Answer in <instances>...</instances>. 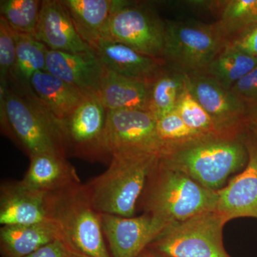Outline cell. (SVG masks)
<instances>
[{"mask_svg":"<svg viewBox=\"0 0 257 257\" xmlns=\"http://www.w3.org/2000/svg\"><path fill=\"white\" fill-rule=\"evenodd\" d=\"M160 158L159 154L145 152L111 155L107 170L84 184L95 210L100 214L133 217L138 200Z\"/></svg>","mask_w":257,"mask_h":257,"instance_id":"6da1fadb","label":"cell"},{"mask_svg":"<svg viewBox=\"0 0 257 257\" xmlns=\"http://www.w3.org/2000/svg\"><path fill=\"white\" fill-rule=\"evenodd\" d=\"M241 133L204 137L166 152L160 162L205 188L219 190L230 175L242 171L247 165V148Z\"/></svg>","mask_w":257,"mask_h":257,"instance_id":"7a4b0ae2","label":"cell"},{"mask_svg":"<svg viewBox=\"0 0 257 257\" xmlns=\"http://www.w3.org/2000/svg\"><path fill=\"white\" fill-rule=\"evenodd\" d=\"M0 121L3 133L30 158L43 153L67 157L60 122L31 90L0 84Z\"/></svg>","mask_w":257,"mask_h":257,"instance_id":"3957f363","label":"cell"},{"mask_svg":"<svg viewBox=\"0 0 257 257\" xmlns=\"http://www.w3.org/2000/svg\"><path fill=\"white\" fill-rule=\"evenodd\" d=\"M144 197L145 213L167 224L182 222L216 209L218 191L205 188L179 171L159 162L147 182Z\"/></svg>","mask_w":257,"mask_h":257,"instance_id":"277c9868","label":"cell"},{"mask_svg":"<svg viewBox=\"0 0 257 257\" xmlns=\"http://www.w3.org/2000/svg\"><path fill=\"white\" fill-rule=\"evenodd\" d=\"M50 219L64 242L89 257H111L95 210L83 184L48 194Z\"/></svg>","mask_w":257,"mask_h":257,"instance_id":"5b68a950","label":"cell"},{"mask_svg":"<svg viewBox=\"0 0 257 257\" xmlns=\"http://www.w3.org/2000/svg\"><path fill=\"white\" fill-rule=\"evenodd\" d=\"M229 42L216 23L165 20L162 60L180 73H202Z\"/></svg>","mask_w":257,"mask_h":257,"instance_id":"8992f818","label":"cell"},{"mask_svg":"<svg viewBox=\"0 0 257 257\" xmlns=\"http://www.w3.org/2000/svg\"><path fill=\"white\" fill-rule=\"evenodd\" d=\"M226 222L217 211H205L167 226L147 248L158 257H231L223 243Z\"/></svg>","mask_w":257,"mask_h":257,"instance_id":"52a82bcc","label":"cell"},{"mask_svg":"<svg viewBox=\"0 0 257 257\" xmlns=\"http://www.w3.org/2000/svg\"><path fill=\"white\" fill-rule=\"evenodd\" d=\"M165 35V21L151 7L145 3L115 0L105 38L162 60Z\"/></svg>","mask_w":257,"mask_h":257,"instance_id":"ba28073f","label":"cell"},{"mask_svg":"<svg viewBox=\"0 0 257 257\" xmlns=\"http://www.w3.org/2000/svg\"><path fill=\"white\" fill-rule=\"evenodd\" d=\"M107 112L97 96H87L67 119L60 121L66 155L109 163L111 157L105 143Z\"/></svg>","mask_w":257,"mask_h":257,"instance_id":"9c48e42d","label":"cell"},{"mask_svg":"<svg viewBox=\"0 0 257 257\" xmlns=\"http://www.w3.org/2000/svg\"><path fill=\"white\" fill-rule=\"evenodd\" d=\"M105 143L111 157L114 154L128 152L162 155V145L157 135V119L148 111H108Z\"/></svg>","mask_w":257,"mask_h":257,"instance_id":"30bf717a","label":"cell"},{"mask_svg":"<svg viewBox=\"0 0 257 257\" xmlns=\"http://www.w3.org/2000/svg\"><path fill=\"white\" fill-rule=\"evenodd\" d=\"M184 76L186 87L210 115L221 133L226 135L242 133L248 109L231 89H226L205 72Z\"/></svg>","mask_w":257,"mask_h":257,"instance_id":"8fae6325","label":"cell"},{"mask_svg":"<svg viewBox=\"0 0 257 257\" xmlns=\"http://www.w3.org/2000/svg\"><path fill=\"white\" fill-rule=\"evenodd\" d=\"M111 257H138L170 225L151 214L123 217L101 214Z\"/></svg>","mask_w":257,"mask_h":257,"instance_id":"7c38bea8","label":"cell"},{"mask_svg":"<svg viewBox=\"0 0 257 257\" xmlns=\"http://www.w3.org/2000/svg\"><path fill=\"white\" fill-rule=\"evenodd\" d=\"M241 136L247 148V165L226 187L218 190L215 211L227 222L236 218L257 219V138L246 125Z\"/></svg>","mask_w":257,"mask_h":257,"instance_id":"4fadbf2b","label":"cell"},{"mask_svg":"<svg viewBox=\"0 0 257 257\" xmlns=\"http://www.w3.org/2000/svg\"><path fill=\"white\" fill-rule=\"evenodd\" d=\"M90 47L104 67L130 78L151 83L166 67L162 60L143 55L111 39L101 38Z\"/></svg>","mask_w":257,"mask_h":257,"instance_id":"5bb4252c","label":"cell"},{"mask_svg":"<svg viewBox=\"0 0 257 257\" xmlns=\"http://www.w3.org/2000/svg\"><path fill=\"white\" fill-rule=\"evenodd\" d=\"M35 37L50 50L67 53L92 52L79 37L61 0H44Z\"/></svg>","mask_w":257,"mask_h":257,"instance_id":"9a60e30c","label":"cell"},{"mask_svg":"<svg viewBox=\"0 0 257 257\" xmlns=\"http://www.w3.org/2000/svg\"><path fill=\"white\" fill-rule=\"evenodd\" d=\"M104 69V65L93 52H47L46 71L77 88L86 96H97Z\"/></svg>","mask_w":257,"mask_h":257,"instance_id":"2e32d148","label":"cell"},{"mask_svg":"<svg viewBox=\"0 0 257 257\" xmlns=\"http://www.w3.org/2000/svg\"><path fill=\"white\" fill-rule=\"evenodd\" d=\"M48 194L24 187L20 182L5 183L0 190L2 226L50 221Z\"/></svg>","mask_w":257,"mask_h":257,"instance_id":"e0dca14e","label":"cell"},{"mask_svg":"<svg viewBox=\"0 0 257 257\" xmlns=\"http://www.w3.org/2000/svg\"><path fill=\"white\" fill-rule=\"evenodd\" d=\"M25 177L20 181L25 188L51 194L81 183L67 157L57 153H43L30 157Z\"/></svg>","mask_w":257,"mask_h":257,"instance_id":"ac0fdd59","label":"cell"},{"mask_svg":"<svg viewBox=\"0 0 257 257\" xmlns=\"http://www.w3.org/2000/svg\"><path fill=\"white\" fill-rule=\"evenodd\" d=\"M150 83L125 77L104 67L97 96L108 111H149Z\"/></svg>","mask_w":257,"mask_h":257,"instance_id":"d6986e66","label":"cell"},{"mask_svg":"<svg viewBox=\"0 0 257 257\" xmlns=\"http://www.w3.org/2000/svg\"><path fill=\"white\" fill-rule=\"evenodd\" d=\"M30 87L34 95L59 122L67 119L87 96L46 70L38 71L32 76Z\"/></svg>","mask_w":257,"mask_h":257,"instance_id":"ffe728a7","label":"cell"},{"mask_svg":"<svg viewBox=\"0 0 257 257\" xmlns=\"http://www.w3.org/2000/svg\"><path fill=\"white\" fill-rule=\"evenodd\" d=\"M79 37L91 46L105 38L115 0H61Z\"/></svg>","mask_w":257,"mask_h":257,"instance_id":"44dd1931","label":"cell"},{"mask_svg":"<svg viewBox=\"0 0 257 257\" xmlns=\"http://www.w3.org/2000/svg\"><path fill=\"white\" fill-rule=\"evenodd\" d=\"M60 231L52 221L30 225L2 226L0 246L5 257H26L57 239Z\"/></svg>","mask_w":257,"mask_h":257,"instance_id":"7402d4cb","label":"cell"},{"mask_svg":"<svg viewBox=\"0 0 257 257\" xmlns=\"http://www.w3.org/2000/svg\"><path fill=\"white\" fill-rule=\"evenodd\" d=\"M14 33L17 42L16 62L8 84L19 90H31L32 76L38 71L46 70L49 49L35 37Z\"/></svg>","mask_w":257,"mask_h":257,"instance_id":"603a6c76","label":"cell"},{"mask_svg":"<svg viewBox=\"0 0 257 257\" xmlns=\"http://www.w3.org/2000/svg\"><path fill=\"white\" fill-rule=\"evenodd\" d=\"M257 66V58L229 42L209 64L205 73L227 89Z\"/></svg>","mask_w":257,"mask_h":257,"instance_id":"cb8c5ba5","label":"cell"},{"mask_svg":"<svg viewBox=\"0 0 257 257\" xmlns=\"http://www.w3.org/2000/svg\"><path fill=\"white\" fill-rule=\"evenodd\" d=\"M185 88L184 74L166 66L150 83L149 111L156 119L172 112Z\"/></svg>","mask_w":257,"mask_h":257,"instance_id":"d4e9b609","label":"cell"},{"mask_svg":"<svg viewBox=\"0 0 257 257\" xmlns=\"http://www.w3.org/2000/svg\"><path fill=\"white\" fill-rule=\"evenodd\" d=\"M216 22L228 40L257 25V0H226Z\"/></svg>","mask_w":257,"mask_h":257,"instance_id":"484cf974","label":"cell"},{"mask_svg":"<svg viewBox=\"0 0 257 257\" xmlns=\"http://www.w3.org/2000/svg\"><path fill=\"white\" fill-rule=\"evenodd\" d=\"M42 5L40 0H1L0 18L17 33L35 37Z\"/></svg>","mask_w":257,"mask_h":257,"instance_id":"4316f807","label":"cell"},{"mask_svg":"<svg viewBox=\"0 0 257 257\" xmlns=\"http://www.w3.org/2000/svg\"><path fill=\"white\" fill-rule=\"evenodd\" d=\"M157 131L162 145V155L206 137L194 131L184 123L175 110L157 119Z\"/></svg>","mask_w":257,"mask_h":257,"instance_id":"83f0119b","label":"cell"},{"mask_svg":"<svg viewBox=\"0 0 257 257\" xmlns=\"http://www.w3.org/2000/svg\"><path fill=\"white\" fill-rule=\"evenodd\" d=\"M175 110L189 128L205 136H224L207 111L187 87L179 96Z\"/></svg>","mask_w":257,"mask_h":257,"instance_id":"f1b7e54d","label":"cell"},{"mask_svg":"<svg viewBox=\"0 0 257 257\" xmlns=\"http://www.w3.org/2000/svg\"><path fill=\"white\" fill-rule=\"evenodd\" d=\"M17 56V42L14 31L0 18V84H8L14 68Z\"/></svg>","mask_w":257,"mask_h":257,"instance_id":"f546056e","label":"cell"},{"mask_svg":"<svg viewBox=\"0 0 257 257\" xmlns=\"http://www.w3.org/2000/svg\"><path fill=\"white\" fill-rule=\"evenodd\" d=\"M231 92L242 101L248 110L257 107V66L231 87Z\"/></svg>","mask_w":257,"mask_h":257,"instance_id":"4dcf8cb0","label":"cell"},{"mask_svg":"<svg viewBox=\"0 0 257 257\" xmlns=\"http://www.w3.org/2000/svg\"><path fill=\"white\" fill-rule=\"evenodd\" d=\"M239 50L257 58V25L229 41Z\"/></svg>","mask_w":257,"mask_h":257,"instance_id":"1f68e13d","label":"cell"},{"mask_svg":"<svg viewBox=\"0 0 257 257\" xmlns=\"http://www.w3.org/2000/svg\"><path fill=\"white\" fill-rule=\"evenodd\" d=\"M26 257H69V248L63 240L57 239Z\"/></svg>","mask_w":257,"mask_h":257,"instance_id":"d6a6232c","label":"cell"},{"mask_svg":"<svg viewBox=\"0 0 257 257\" xmlns=\"http://www.w3.org/2000/svg\"><path fill=\"white\" fill-rule=\"evenodd\" d=\"M246 126L257 138V107L248 110L246 118Z\"/></svg>","mask_w":257,"mask_h":257,"instance_id":"836d02e7","label":"cell"},{"mask_svg":"<svg viewBox=\"0 0 257 257\" xmlns=\"http://www.w3.org/2000/svg\"><path fill=\"white\" fill-rule=\"evenodd\" d=\"M67 246H68V245H67ZM68 248L69 257H89L82 254V253L78 252V251H76V250L73 249L72 248H71L69 246H68Z\"/></svg>","mask_w":257,"mask_h":257,"instance_id":"e575fe53","label":"cell"},{"mask_svg":"<svg viewBox=\"0 0 257 257\" xmlns=\"http://www.w3.org/2000/svg\"><path fill=\"white\" fill-rule=\"evenodd\" d=\"M138 257H158L156 256L152 251L149 250L148 248L145 249L141 254Z\"/></svg>","mask_w":257,"mask_h":257,"instance_id":"d590c367","label":"cell"}]
</instances>
